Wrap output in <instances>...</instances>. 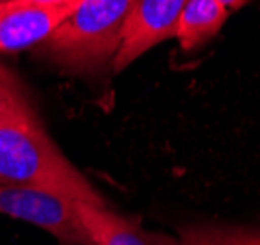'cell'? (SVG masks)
<instances>
[{"label": "cell", "instance_id": "1", "mask_svg": "<svg viewBox=\"0 0 260 245\" xmlns=\"http://www.w3.org/2000/svg\"><path fill=\"white\" fill-rule=\"evenodd\" d=\"M0 184L31 186L90 206H110L53 142L34 108L0 120Z\"/></svg>", "mask_w": 260, "mask_h": 245}, {"label": "cell", "instance_id": "2", "mask_svg": "<svg viewBox=\"0 0 260 245\" xmlns=\"http://www.w3.org/2000/svg\"><path fill=\"white\" fill-rule=\"evenodd\" d=\"M135 0H80L38 53L69 75H102L116 59Z\"/></svg>", "mask_w": 260, "mask_h": 245}, {"label": "cell", "instance_id": "3", "mask_svg": "<svg viewBox=\"0 0 260 245\" xmlns=\"http://www.w3.org/2000/svg\"><path fill=\"white\" fill-rule=\"evenodd\" d=\"M0 214L31 224L59 245H92L77 214V200L31 186L0 184Z\"/></svg>", "mask_w": 260, "mask_h": 245}, {"label": "cell", "instance_id": "4", "mask_svg": "<svg viewBox=\"0 0 260 245\" xmlns=\"http://www.w3.org/2000/svg\"><path fill=\"white\" fill-rule=\"evenodd\" d=\"M188 0H135L112 73H121L158 43L176 38V28Z\"/></svg>", "mask_w": 260, "mask_h": 245}, {"label": "cell", "instance_id": "5", "mask_svg": "<svg viewBox=\"0 0 260 245\" xmlns=\"http://www.w3.org/2000/svg\"><path fill=\"white\" fill-rule=\"evenodd\" d=\"M80 0L63 4L0 2V53L38 47L75 12Z\"/></svg>", "mask_w": 260, "mask_h": 245}, {"label": "cell", "instance_id": "6", "mask_svg": "<svg viewBox=\"0 0 260 245\" xmlns=\"http://www.w3.org/2000/svg\"><path fill=\"white\" fill-rule=\"evenodd\" d=\"M77 214L92 245H178L172 235L145 230L141 224L117 214L110 206L77 202Z\"/></svg>", "mask_w": 260, "mask_h": 245}, {"label": "cell", "instance_id": "7", "mask_svg": "<svg viewBox=\"0 0 260 245\" xmlns=\"http://www.w3.org/2000/svg\"><path fill=\"white\" fill-rule=\"evenodd\" d=\"M229 10L217 0H188L184 6L176 39L184 51L200 49L213 39L229 18Z\"/></svg>", "mask_w": 260, "mask_h": 245}, {"label": "cell", "instance_id": "8", "mask_svg": "<svg viewBox=\"0 0 260 245\" xmlns=\"http://www.w3.org/2000/svg\"><path fill=\"white\" fill-rule=\"evenodd\" d=\"M31 108L27 102V96L20 83L14 78L12 73H8L4 67H0V120L20 112H26Z\"/></svg>", "mask_w": 260, "mask_h": 245}, {"label": "cell", "instance_id": "9", "mask_svg": "<svg viewBox=\"0 0 260 245\" xmlns=\"http://www.w3.org/2000/svg\"><path fill=\"white\" fill-rule=\"evenodd\" d=\"M217 245H260V230L233 224H209Z\"/></svg>", "mask_w": 260, "mask_h": 245}, {"label": "cell", "instance_id": "10", "mask_svg": "<svg viewBox=\"0 0 260 245\" xmlns=\"http://www.w3.org/2000/svg\"><path fill=\"white\" fill-rule=\"evenodd\" d=\"M178 245H217V241L211 235L209 224H192L182 228Z\"/></svg>", "mask_w": 260, "mask_h": 245}, {"label": "cell", "instance_id": "11", "mask_svg": "<svg viewBox=\"0 0 260 245\" xmlns=\"http://www.w3.org/2000/svg\"><path fill=\"white\" fill-rule=\"evenodd\" d=\"M219 4H223L229 12H233V10H239V8H243L245 4H248L250 0H217Z\"/></svg>", "mask_w": 260, "mask_h": 245}, {"label": "cell", "instance_id": "12", "mask_svg": "<svg viewBox=\"0 0 260 245\" xmlns=\"http://www.w3.org/2000/svg\"><path fill=\"white\" fill-rule=\"evenodd\" d=\"M18 2H34V4H63L71 0H18Z\"/></svg>", "mask_w": 260, "mask_h": 245}, {"label": "cell", "instance_id": "13", "mask_svg": "<svg viewBox=\"0 0 260 245\" xmlns=\"http://www.w3.org/2000/svg\"><path fill=\"white\" fill-rule=\"evenodd\" d=\"M0 2H4V0H0Z\"/></svg>", "mask_w": 260, "mask_h": 245}]
</instances>
